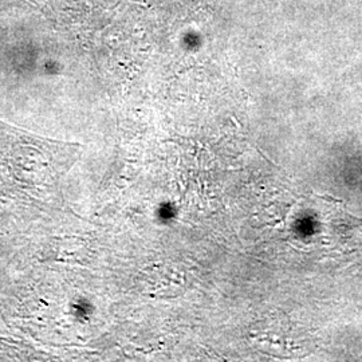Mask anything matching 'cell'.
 <instances>
[{
  "mask_svg": "<svg viewBox=\"0 0 362 362\" xmlns=\"http://www.w3.org/2000/svg\"><path fill=\"white\" fill-rule=\"evenodd\" d=\"M79 149L77 144L52 141L0 121V202H47Z\"/></svg>",
  "mask_w": 362,
  "mask_h": 362,
  "instance_id": "1",
  "label": "cell"
}]
</instances>
